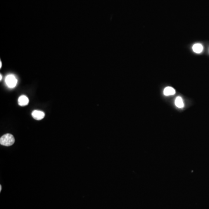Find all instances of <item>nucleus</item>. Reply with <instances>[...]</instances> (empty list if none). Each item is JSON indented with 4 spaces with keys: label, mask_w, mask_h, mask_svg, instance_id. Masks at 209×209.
Returning <instances> with one entry per match:
<instances>
[{
    "label": "nucleus",
    "mask_w": 209,
    "mask_h": 209,
    "mask_svg": "<svg viewBox=\"0 0 209 209\" xmlns=\"http://www.w3.org/2000/svg\"><path fill=\"white\" fill-rule=\"evenodd\" d=\"M193 51L197 53H201L203 49V46L201 44H195L193 46Z\"/></svg>",
    "instance_id": "5"
},
{
    "label": "nucleus",
    "mask_w": 209,
    "mask_h": 209,
    "mask_svg": "<svg viewBox=\"0 0 209 209\" xmlns=\"http://www.w3.org/2000/svg\"><path fill=\"white\" fill-rule=\"evenodd\" d=\"M29 100L25 95L20 96L18 99V104L21 106H25L29 103Z\"/></svg>",
    "instance_id": "4"
},
{
    "label": "nucleus",
    "mask_w": 209,
    "mask_h": 209,
    "mask_svg": "<svg viewBox=\"0 0 209 209\" xmlns=\"http://www.w3.org/2000/svg\"><path fill=\"white\" fill-rule=\"evenodd\" d=\"M5 82L9 88H13L16 87L18 83V80L14 75H9L6 77Z\"/></svg>",
    "instance_id": "2"
},
{
    "label": "nucleus",
    "mask_w": 209,
    "mask_h": 209,
    "mask_svg": "<svg viewBox=\"0 0 209 209\" xmlns=\"http://www.w3.org/2000/svg\"><path fill=\"white\" fill-rule=\"evenodd\" d=\"M175 90L172 87H167L164 89V94L166 96L174 95L175 94Z\"/></svg>",
    "instance_id": "6"
},
{
    "label": "nucleus",
    "mask_w": 209,
    "mask_h": 209,
    "mask_svg": "<svg viewBox=\"0 0 209 209\" xmlns=\"http://www.w3.org/2000/svg\"><path fill=\"white\" fill-rule=\"evenodd\" d=\"M1 67H2V63L1 62L0 63V68H1Z\"/></svg>",
    "instance_id": "8"
},
{
    "label": "nucleus",
    "mask_w": 209,
    "mask_h": 209,
    "mask_svg": "<svg viewBox=\"0 0 209 209\" xmlns=\"http://www.w3.org/2000/svg\"><path fill=\"white\" fill-rule=\"evenodd\" d=\"M1 189H2V187H1V185L0 186V191H1Z\"/></svg>",
    "instance_id": "10"
},
{
    "label": "nucleus",
    "mask_w": 209,
    "mask_h": 209,
    "mask_svg": "<svg viewBox=\"0 0 209 209\" xmlns=\"http://www.w3.org/2000/svg\"><path fill=\"white\" fill-rule=\"evenodd\" d=\"M32 115V117L37 120H41L45 117V113L40 110H34Z\"/></svg>",
    "instance_id": "3"
},
{
    "label": "nucleus",
    "mask_w": 209,
    "mask_h": 209,
    "mask_svg": "<svg viewBox=\"0 0 209 209\" xmlns=\"http://www.w3.org/2000/svg\"><path fill=\"white\" fill-rule=\"evenodd\" d=\"M0 77H1V79H0V80H2V75H0Z\"/></svg>",
    "instance_id": "9"
},
{
    "label": "nucleus",
    "mask_w": 209,
    "mask_h": 209,
    "mask_svg": "<svg viewBox=\"0 0 209 209\" xmlns=\"http://www.w3.org/2000/svg\"><path fill=\"white\" fill-rule=\"evenodd\" d=\"M15 142V138L12 134H6L2 136L0 138V144L1 145L9 146Z\"/></svg>",
    "instance_id": "1"
},
{
    "label": "nucleus",
    "mask_w": 209,
    "mask_h": 209,
    "mask_svg": "<svg viewBox=\"0 0 209 209\" xmlns=\"http://www.w3.org/2000/svg\"><path fill=\"white\" fill-rule=\"evenodd\" d=\"M175 105L179 108H182L184 106L183 100H182V98L180 96H178L176 98L175 101Z\"/></svg>",
    "instance_id": "7"
}]
</instances>
